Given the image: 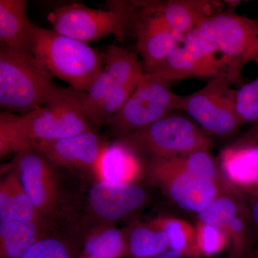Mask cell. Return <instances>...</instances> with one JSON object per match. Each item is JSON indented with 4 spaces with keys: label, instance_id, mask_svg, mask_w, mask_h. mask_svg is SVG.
Returning a JSON list of instances; mask_svg holds the SVG:
<instances>
[{
    "label": "cell",
    "instance_id": "6da1fadb",
    "mask_svg": "<svg viewBox=\"0 0 258 258\" xmlns=\"http://www.w3.org/2000/svg\"><path fill=\"white\" fill-rule=\"evenodd\" d=\"M81 91L27 114L0 113V155L18 153L34 142L66 138L92 130L81 106Z\"/></svg>",
    "mask_w": 258,
    "mask_h": 258
},
{
    "label": "cell",
    "instance_id": "7a4b0ae2",
    "mask_svg": "<svg viewBox=\"0 0 258 258\" xmlns=\"http://www.w3.org/2000/svg\"><path fill=\"white\" fill-rule=\"evenodd\" d=\"M72 88L57 86L33 54L0 47V106L27 114L67 98Z\"/></svg>",
    "mask_w": 258,
    "mask_h": 258
},
{
    "label": "cell",
    "instance_id": "3957f363",
    "mask_svg": "<svg viewBox=\"0 0 258 258\" xmlns=\"http://www.w3.org/2000/svg\"><path fill=\"white\" fill-rule=\"evenodd\" d=\"M32 54L52 78L81 92H87L106 64V55L88 43L35 25Z\"/></svg>",
    "mask_w": 258,
    "mask_h": 258
},
{
    "label": "cell",
    "instance_id": "277c9868",
    "mask_svg": "<svg viewBox=\"0 0 258 258\" xmlns=\"http://www.w3.org/2000/svg\"><path fill=\"white\" fill-rule=\"evenodd\" d=\"M195 28L221 54L231 85L242 82L246 64L258 66V19L237 14L231 8L206 17Z\"/></svg>",
    "mask_w": 258,
    "mask_h": 258
},
{
    "label": "cell",
    "instance_id": "5b68a950",
    "mask_svg": "<svg viewBox=\"0 0 258 258\" xmlns=\"http://www.w3.org/2000/svg\"><path fill=\"white\" fill-rule=\"evenodd\" d=\"M149 2L112 1L107 10L73 3L51 12L48 21L52 30L85 43L98 41L109 35L122 41L129 20Z\"/></svg>",
    "mask_w": 258,
    "mask_h": 258
},
{
    "label": "cell",
    "instance_id": "8992f818",
    "mask_svg": "<svg viewBox=\"0 0 258 258\" xmlns=\"http://www.w3.org/2000/svg\"><path fill=\"white\" fill-rule=\"evenodd\" d=\"M120 141L151 159L184 157L198 151H210L212 147L206 132L189 118L178 114L167 115Z\"/></svg>",
    "mask_w": 258,
    "mask_h": 258
},
{
    "label": "cell",
    "instance_id": "52a82bcc",
    "mask_svg": "<svg viewBox=\"0 0 258 258\" xmlns=\"http://www.w3.org/2000/svg\"><path fill=\"white\" fill-rule=\"evenodd\" d=\"M171 83L144 73L133 94L106 124L115 135L123 137L171 114L181 98L171 91Z\"/></svg>",
    "mask_w": 258,
    "mask_h": 258
},
{
    "label": "cell",
    "instance_id": "ba28073f",
    "mask_svg": "<svg viewBox=\"0 0 258 258\" xmlns=\"http://www.w3.org/2000/svg\"><path fill=\"white\" fill-rule=\"evenodd\" d=\"M236 93L225 78H213L199 91L181 96L176 111L186 112L207 134L227 137L240 128Z\"/></svg>",
    "mask_w": 258,
    "mask_h": 258
},
{
    "label": "cell",
    "instance_id": "9c48e42d",
    "mask_svg": "<svg viewBox=\"0 0 258 258\" xmlns=\"http://www.w3.org/2000/svg\"><path fill=\"white\" fill-rule=\"evenodd\" d=\"M149 174L153 181L179 208L200 212L212 200L227 191L212 180L200 177L185 170L177 158L151 159Z\"/></svg>",
    "mask_w": 258,
    "mask_h": 258
},
{
    "label": "cell",
    "instance_id": "30bf717a",
    "mask_svg": "<svg viewBox=\"0 0 258 258\" xmlns=\"http://www.w3.org/2000/svg\"><path fill=\"white\" fill-rule=\"evenodd\" d=\"M51 163L32 147L17 153L15 170L22 187L36 211L45 218L53 211L57 186Z\"/></svg>",
    "mask_w": 258,
    "mask_h": 258
},
{
    "label": "cell",
    "instance_id": "8fae6325",
    "mask_svg": "<svg viewBox=\"0 0 258 258\" xmlns=\"http://www.w3.org/2000/svg\"><path fill=\"white\" fill-rule=\"evenodd\" d=\"M108 144L93 130L52 141L34 142L32 147L54 165L96 170Z\"/></svg>",
    "mask_w": 258,
    "mask_h": 258
},
{
    "label": "cell",
    "instance_id": "7c38bea8",
    "mask_svg": "<svg viewBox=\"0 0 258 258\" xmlns=\"http://www.w3.org/2000/svg\"><path fill=\"white\" fill-rule=\"evenodd\" d=\"M147 5L137 12L135 18L133 17L137 50L143 60L144 73L157 69L182 42V38Z\"/></svg>",
    "mask_w": 258,
    "mask_h": 258
},
{
    "label": "cell",
    "instance_id": "4fadbf2b",
    "mask_svg": "<svg viewBox=\"0 0 258 258\" xmlns=\"http://www.w3.org/2000/svg\"><path fill=\"white\" fill-rule=\"evenodd\" d=\"M88 200L97 216L106 221H115L140 208L147 201V194L135 184L99 181L90 188Z\"/></svg>",
    "mask_w": 258,
    "mask_h": 258
},
{
    "label": "cell",
    "instance_id": "5bb4252c",
    "mask_svg": "<svg viewBox=\"0 0 258 258\" xmlns=\"http://www.w3.org/2000/svg\"><path fill=\"white\" fill-rule=\"evenodd\" d=\"M34 24L27 15L25 0H0L1 45L32 54Z\"/></svg>",
    "mask_w": 258,
    "mask_h": 258
},
{
    "label": "cell",
    "instance_id": "9a60e30c",
    "mask_svg": "<svg viewBox=\"0 0 258 258\" xmlns=\"http://www.w3.org/2000/svg\"><path fill=\"white\" fill-rule=\"evenodd\" d=\"M213 3L204 0L149 1L151 11L159 15L168 28L181 38L192 31L201 20L213 15Z\"/></svg>",
    "mask_w": 258,
    "mask_h": 258
},
{
    "label": "cell",
    "instance_id": "2e32d148",
    "mask_svg": "<svg viewBox=\"0 0 258 258\" xmlns=\"http://www.w3.org/2000/svg\"><path fill=\"white\" fill-rule=\"evenodd\" d=\"M139 154L124 142L107 146L102 153L95 172L100 181L111 184H134L142 173Z\"/></svg>",
    "mask_w": 258,
    "mask_h": 258
},
{
    "label": "cell",
    "instance_id": "e0dca14e",
    "mask_svg": "<svg viewBox=\"0 0 258 258\" xmlns=\"http://www.w3.org/2000/svg\"><path fill=\"white\" fill-rule=\"evenodd\" d=\"M222 174L238 190L258 184V144L236 142L222 151Z\"/></svg>",
    "mask_w": 258,
    "mask_h": 258
},
{
    "label": "cell",
    "instance_id": "ac0fdd59",
    "mask_svg": "<svg viewBox=\"0 0 258 258\" xmlns=\"http://www.w3.org/2000/svg\"><path fill=\"white\" fill-rule=\"evenodd\" d=\"M46 228L45 222H0L1 258H23L37 241L46 236Z\"/></svg>",
    "mask_w": 258,
    "mask_h": 258
},
{
    "label": "cell",
    "instance_id": "d6986e66",
    "mask_svg": "<svg viewBox=\"0 0 258 258\" xmlns=\"http://www.w3.org/2000/svg\"><path fill=\"white\" fill-rule=\"evenodd\" d=\"M12 220L45 222L30 203L15 170L0 184V222Z\"/></svg>",
    "mask_w": 258,
    "mask_h": 258
},
{
    "label": "cell",
    "instance_id": "ffe728a7",
    "mask_svg": "<svg viewBox=\"0 0 258 258\" xmlns=\"http://www.w3.org/2000/svg\"><path fill=\"white\" fill-rule=\"evenodd\" d=\"M145 74L171 83L194 78H215L211 70L182 45L176 47L157 69Z\"/></svg>",
    "mask_w": 258,
    "mask_h": 258
},
{
    "label": "cell",
    "instance_id": "44dd1931",
    "mask_svg": "<svg viewBox=\"0 0 258 258\" xmlns=\"http://www.w3.org/2000/svg\"><path fill=\"white\" fill-rule=\"evenodd\" d=\"M104 69L117 83L134 88H137L144 75L138 56L116 45L108 49Z\"/></svg>",
    "mask_w": 258,
    "mask_h": 258
},
{
    "label": "cell",
    "instance_id": "7402d4cb",
    "mask_svg": "<svg viewBox=\"0 0 258 258\" xmlns=\"http://www.w3.org/2000/svg\"><path fill=\"white\" fill-rule=\"evenodd\" d=\"M154 226L165 232L169 249L179 252L184 257H201L197 246L196 227L189 222L176 217H164L154 222Z\"/></svg>",
    "mask_w": 258,
    "mask_h": 258
},
{
    "label": "cell",
    "instance_id": "603a6c76",
    "mask_svg": "<svg viewBox=\"0 0 258 258\" xmlns=\"http://www.w3.org/2000/svg\"><path fill=\"white\" fill-rule=\"evenodd\" d=\"M237 191H227L218 195L205 208L198 212V221L222 228L230 219L243 210L242 195L237 197Z\"/></svg>",
    "mask_w": 258,
    "mask_h": 258
},
{
    "label": "cell",
    "instance_id": "cb8c5ba5",
    "mask_svg": "<svg viewBox=\"0 0 258 258\" xmlns=\"http://www.w3.org/2000/svg\"><path fill=\"white\" fill-rule=\"evenodd\" d=\"M169 249L167 236L159 229L139 227L129 236V249L134 257L151 258Z\"/></svg>",
    "mask_w": 258,
    "mask_h": 258
},
{
    "label": "cell",
    "instance_id": "d4e9b609",
    "mask_svg": "<svg viewBox=\"0 0 258 258\" xmlns=\"http://www.w3.org/2000/svg\"><path fill=\"white\" fill-rule=\"evenodd\" d=\"M124 239L120 230L105 228L90 236L84 246L85 258H119L124 250Z\"/></svg>",
    "mask_w": 258,
    "mask_h": 258
},
{
    "label": "cell",
    "instance_id": "484cf974",
    "mask_svg": "<svg viewBox=\"0 0 258 258\" xmlns=\"http://www.w3.org/2000/svg\"><path fill=\"white\" fill-rule=\"evenodd\" d=\"M114 85V79L108 71L103 69L87 92L82 93L81 108L92 125H97L101 108Z\"/></svg>",
    "mask_w": 258,
    "mask_h": 258
},
{
    "label": "cell",
    "instance_id": "4316f807",
    "mask_svg": "<svg viewBox=\"0 0 258 258\" xmlns=\"http://www.w3.org/2000/svg\"><path fill=\"white\" fill-rule=\"evenodd\" d=\"M222 229L230 240L232 258L245 257L252 244L253 231L246 216L244 207L239 215L230 219Z\"/></svg>",
    "mask_w": 258,
    "mask_h": 258
},
{
    "label": "cell",
    "instance_id": "83f0119b",
    "mask_svg": "<svg viewBox=\"0 0 258 258\" xmlns=\"http://www.w3.org/2000/svg\"><path fill=\"white\" fill-rule=\"evenodd\" d=\"M196 231L197 246L200 257H213L230 245L227 234L220 227L198 222Z\"/></svg>",
    "mask_w": 258,
    "mask_h": 258
},
{
    "label": "cell",
    "instance_id": "f1b7e54d",
    "mask_svg": "<svg viewBox=\"0 0 258 258\" xmlns=\"http://www.w3.org/2000/svg\"><path fill=\"white\" fill-rule=\"evenodd\" d=\"M236 115L239 125L258 121V76L244 83L236 93Z\"/></svg>",
    "mask_w": 258,
    "mask_h": 258
},
{
    "label": "cell",
    "instance_id": "f546056e",
    "mask_svg": "<svg viewBox=\"0 0 258 258\" xmlns=\"http://www.w3.org/2000/svg\"><path fill=\"white\" fill-rule=\"evenodd\" d=\"M23 258H71V254L63 242L45 236L37 241Z\"/></svg>",
    "mask_w": 258,
    "mask_h": 258
},
{
    "label": "cell",
    "instance_id": "4dcf8cb0",
    "mask_svg": "<svg viewBox=\"0 0 258 258\" xmlns=\"http://www.w3.org/2000/svg\"><path fill=\"white\" fill-rule=\"evenodd\" d=\"M246 216L252 231L258 235V197L249 196L241 192Z\"/></svg>",
    "mask_w": 258,
    "mask_h": 258
},
{
    "label": "cell",
    "instance_id": "1f68e13d",
    "mask_svg": "<svg viewBox=\"0 0 258 258\" xmlns=\"http://www.w3.org/2000/svg\"><path fill=\"white\" fill-rule=\"evenodd\" d=\"M240 143L258 144V121L238 141Z\"/></svg>",
    "mask_w": 258,
    "mask_h": 258
},
{
    "label": "cell",
    "instance_id": "d6a6232c",
    "mask_svg": "<svg viewBox=\"0 0 258 258\" xmlns=\"http://www.w3.org/2000/svg\"><path fill=\"white\" fill-rule=\"evenodd\" d=\"M182 254L179 253V252H176L175 250L172 249H169L165 252L158 254V255L154 256L151 258H183Z\"/></svg>",
    "mask_w": 258,
    "mask_h": 258
},
{
    "label": "cell",
    "instance_id": "836d02e7",
    "mask_svg": "<svg viewBox=\"0 0 258 258\" xmlns=\"http://www.w3.org/2000/svg\"><path fill=\"white\" fill-rule=\"evenodd\" d=\"M240 191L249 196L258 197V184L244 188L243 189L240 190Z\"/></svg>",
    "mask_w": 258,
    "mask_h": 258
},
{
    "label": "cell",
    "instance_id": "e575fe53",
    "mask_svg": "<svg viewBox=\"0 0 258 258\" xmlns=\"http://www.w3.org/2000/svg\"><path fill=\"white\" fill-rule=\"evenodd\" d=\"M249 258H258V256H252V257H249Z\"/></svg>",
    "mask_w": 258,
    "mask_h": 258
}]
</instances>
